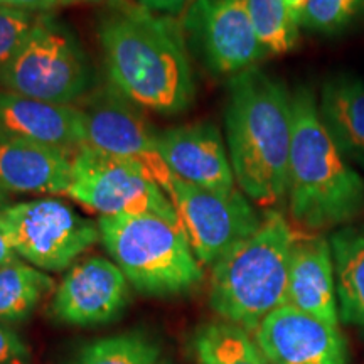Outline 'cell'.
Segmentation results:
<instances>
[{"label": "cell", "instance_id": "6da1fadb", "mask_svg": "<svg viewBox=\"0 0 364 364\" xmlns=\"http://www.w3.org/2000/svg\"><path fill=\"white\" fill-rule=\"evenodd\" d=\"M110 86L142 110L174 115L194 100L193 66L174 22L115 0L98 24Z\"/></svg>", "mask_w": 364, "mask_h": 364}, {"label": "cell", "instance_id": "7a4b0ae2", "mask_svg": "<svg viewBox=\"0 0 364 364\" xmlns=\"http://www.w3.org/2000/svg\"><path fill=\"white\" fill-rule=\"evenodd\" d=\"M225 124L238 188L260 206L284 201L292 145V95L285 85L257 66L231 76Z\"/></svg>", "mask_w": 364, "mask_h": 364}, {"label": "cell", "instance_id": "3957f363", "mask_svg": "<svg viewBox=\"0 0 364 364\" xmlns=\"http://www.w3.org/2000/svg\"><path fill=\"white\" fill-rule=\"evenodd\" d=\"M287 198L290 215L309 230L343 225L364 209V179L332 142L307 86L292 93Z\"/></svg>", "mask_w": 364, "mask_h": 364}, {"label": "cell", "instance_id": "277c9868", "mask_svg": "<svg viewBox=\"0 0 364 364\" xmlns=\"http://www.w3.org/2000/svg\"><path fill=\"white\" fill-rule=\"evenodd\" d=\"M295 231L279 211H267L253 235L235 245L211 268L209 306L221 321L250 334L287 304Z\"/></svg>", "mask_w": 364, "mask_h": 364}, {"label": "cell", "instance_id": "5b68a950", "mask_svg": "<svg viewBox=\"0 0 364 364\" xmlns=\"http://www.w3.org/2000/svg\"><path fill=\"white\" fill-rule=\"evenodd\" d=\"M100 241L139 294L176 297L204 280L181 223L156 215L100 216Z\"/></svg>", "mask_w": 364, "mask_h": 364}, {"label": "cell", "instance_id": "8992f818", "mask_svg": "<svg viewBox=\"0 0 364 364\" xmlns=\"http://www.w3.org/2000/svg\"><path fill=\"white\" fill-rule=\"evenodd\" d=\"M93 73L80 41L56 19L39 16L29 38L9 63L4 90L56 105H75L90 95Z\"/></svg>", "mask_w": 364, "mask_h": 364}, {"label": "cell", "instance_id": "52a82bcc", "mask_svg": "<svg viewBox=\"0 0 364 364\" xmlns=\"http://www.w3.org/2000/svg\"><path fill=\"white\" fill-rule=\"evenodd\" d=\"M0 228L17 257L46 273L68 270L100 241L97 221L59 199H33L0 211Z\"/></svg>", "mask_w": 364, "mask_h": 364}, {"label": "cell", "instance_id": "ba28073f", "mask_svg": "<svg viewBox=\"0 0 364 364\" xmlns=\"http://www.w3.org/2000/svg\"><path fill=\"white\" fill-rule=\"evenodd\" d=\"M68 196L102 216L156 215L181 223L169 196L142 166L86 145L73 157Z\"/></svg>", "mask_w": 364, "mask_h": 364}, {"label": "cell", "instance_id": "9c48e42d", "mask_svg": "<svg viewBox=\"0 0 364 364\" xmlns=\"http://www.w3.org/2000/svg\"><path fill=\"white\" fill-rule=\"evenodd\" d=\"M167 196L203 267L215 265L262 225L253 204L238 188L220 193L198 188L174 176Z\"/></svg>", "mask_w": 364, "mask_h": 364}, {"label": "cell", "instance_id": "30bf717a", "mask_svg": "<svg viewBox=\"0 0 364 364\" xmlns=\"http://www.w3.org/2000/svg\"><path fill=\"white\" fill-rule=\"evenodd\" d=\"M80 110L86 147L136 162L167 194L174 174L159 152L157 130L144 117L142 108L110 86L86 97Z\"/></svg>", "mask_w": 364, "mask_h": 364}, {"label": "cell", "instance_id": "8fae6325", "mask_svg": "<svg viewBox=\"0 0 364 364\" xmlns=\"http://www.w3.org/2000/svg\"><path fill=\"white\" fill-rule=\"evenodd\" d=\"M184 29L206 66L218 75L235 76L267 56L247 0H196L186 11Z\"/></svg>", "mask_w": 364, "mask_h": 364}, {"label": "cell", "instance_id": "7c38bea8", "mask_svg": "<svg viewBox=\"0 0 364 364\" xmlns=\"http://www.w3.org/2000/svg\"><path fill=\"white\" fill-rule=\"evenodd\" d=\"M130 282L115 262L90 257L75 263L56 287L51 316L70 327L110 324L125 312L130 302Z\"/></svg>", "mask_w": 364, "mask_h": 364}, {"label": "cell", "instance_id": "4fadbf2b", "mask_svg": "<svg viewBox=\"0 0 364 364\" xmlns=\"http://www.w3.org/2000/svg\"><path fill=\"white\" fill-rule=\"evenodd\" d=\"M252 334L272 364L349 363L348 344L339 327L289 304L268 314Z\"/></svg>", "mask_w": 364, "mask_h": 364}, {"label": "cell", "instance_id": "5bb4252c", "mask_svg": "<svg viewBox=\"0 0 364 364\" xmlns=\"http://www.w3.org/2000/svg\"><path fill=\"white\" fill-rule=\"evenodd\" d=\"M157 147L166 166L179 179L220 193L236 189L230 154L221 132L211 122L157 132Z\"/></svg>", "mask_w": 364, "mask_h": 364}, {"label": "cell", "instance_id": "9a60e30c", "mask_svg": "<svg viewBox=\"0 0 364 364\" xmlns=\"http://www.w3.org/2000/svg\"><path fill=\"white\" fill-rule=\"evenodd\" d=\"M73 157L66 150L0 135V189L7 194H66Z\"/></svg>", "mask_w": 364, "mask_h": 364}, {"label": "cell", "instance_id": "2e32d148", "mask_svg": "<svg viewBox=\"0 0 364 364\" xmlns=\"http://www.w3.org/2000/svg\"><path fill=\"white\" fill-rule=\"evenodd\" d=\"M287 304L338 327L334 257L331 243L322 236H295L289 263Z\"/></svg>", "mask_w": 364, "mask_h": 364}, {"label": "cell", "instance_id": "e0dca14e", "mask_svg": "<svg viewBox=\"0 0 364 364\" xmlns=\"http://www.w3.org/2000/svg\"><path fill=\"white\" fill-rule=\"evenodd\" d=\"M0 135H14L63 149L75 156L85 147L78 105H56L0 91Z\"/></svg>", "mask_w": 364, "mask_h": 364}, {"label": "cell", "instance_id": "ac0fdd59", "mask_svg": "<svg viewBox=\"0 0 364 364\" xmlns=\"http://www.w3.org/2000/svg\"><path fill=\"white\" fill-rule=\"evenodd\" d=\"M317 105L322 124L339 152L364 167V80L354 76L327 80Z\"/></svg>", "mask_w": 364, "mask_h": 364}, {"label": "cell", "instance_id": "d6986e66", "mask_svg": "<svg viewBox=\"0 0 364 364\" xmlns=\"http://www.w3.org/2000/svg\"><path fill=\"white\" fill-rule=\"evenodd\" d=\"M339 317L364 329V228H344L332 236Z\"/></svg>", "mask_w": 364, "mask_h": 364}, {"label": "cell", "instance_id": "ffe728a7", "mask_svg": "<svg viewBox=\"0 0 364 364\" xmlns=\"http://www.w3.org/2000/svg\"><path fill=\"white\" fill-rule=\"evenodd\" d=\"M56 284L48 273L26 262L0 267V322L27 321Z\"/></svg>", "mask_w": 364, "mask_h": 364}, {"label": "cell", "instance_id": "44dd1931", "mask_svg": "<svg viewBox=\"0 0 364 364\" xmlns=\"http://www.w3.org/2000/svg\"><path fill=\"white\" fill-rule=\"evenodd\" d=\"M162 344L144 329H132L80 346L63 364H161Z\"/></svg>", "mask_w": 364, "mask_h": 364}, {"label": "cell", "instance_id": "7402d4cb", "mask_svg": "<svg viewBox=\"0 0 364 364\" xmlns=\"http://www.w3.org/2000/svg\"><path fill=\"white\" fill-rule=\"evenodd\" d=\"M193 351L199 364H272L248 331L221 318L196 331Z\"/></svg>", "mask_w": 364, "mask_h": 364}, {"label": "cell", "instance_id": "603a6c76", "mask_svg": "<svg viewBox=\"0 0 364 364\" xmlns=\"http://www.w3.org/2000/svg\"><path fill=\"white\" fill-rule=\"evenodd\" d=\"M250 19L267 56H280L297 46L299 24L287 0H247Z\"/></svg>", "mask_w": 364, "mask_h": 364}, {"label": "cell", "instance_id": "cb8c5ba5", "mask_svg": "<svg viewBox=\"0 0 364 364\" xmlns=\"http://www.w3.org/2000/svg\"><path fill=\"white\" fill-rule=\"evenodd\" d=\"M364 16V0H309L300 27L321 34H339Z\"/></svg>", "mask_w": 364, "mask_h": 364}, {"label": "cell", "instance_id": "d4e9b609", "mask_svg": "<svg viewBox=\"0 0 364 364\" xmlns=\"http://www.w3.org/2000/svg\"><path fill=\"white\" fill-rule=\"evenodd\" d=\"M38 19L34 12L0 6V76L29 38Z\"/></svg>", "mask_w": 364, "mask_h": 364}, {"label": "cell", "instance_id": "484cf974", "mask_svg": "<svg viewBox=\"0 0 364 364\" xmlns=\"http://www.w3.org/2000/svg\"><path fill=\"white\" fill-rule=\"evenodd\" d=\"M31 348L19 332L0 322V364H31Z\"/></svg>", "mask_w": 364, "mask_h": 364}, {"label": "cell", "instance_id": "4316f807", "mask_svg": "<svg viewBox=\"0 0 364 364\" xmlns=\"http://www.w3.org/2000/svg\"><path fill=\"white\" fill-rule=\"evenodd\" d=\"M196 0H139V6L154 14H164V16H176L193 6Z\"/></svg>", "mask_w": 364, "mask_h": 364}, {"label": "cell", "instance_id": "83f0119b", "mask_svg": "<svg viewBox=\"0 0 364 364\" xmlns=\"http://www.w3.org/2000/svg\"><path fill=\"white\" fill-rule=\"evenodd\" d=\"M61 0H0V6L21 9V11L27 12H39V11H49Z\"/></svg>", "mask_w": 364, "mask_h": 364}, {"label": "cell", "instance_id": "f1b7e54d", "mask_svg": "<svg viewBox=\"0 0 364 364\" xmlns=\"http://www.w3.org/2000/svg\"><path fill=\"white\" fill-rule=\"evenodd\" d=\"M21 258L17 257L16 250L12 248L11 241H9L6 233L2 231V228H0V267L11 265V263H16Z\"/></svg>", "mask_w": 364, "mask_h": 364}, {"label": "cell", "instance_id": "f546056e", "mask_svg": "<svg viewBox=\"0 0 364 364\" xmlns=\"http://www.w3.org/2000/svg\"><path fill=\"white\" fill-rule=\"evenodd\" d=\"M309 0H287V6L290 9V14H292L294 21L300 26V19H302V14L306 11Z\"/></svg>", "mask_w": 364, "mask_h": 364}, {"label": "cell", "instance_id": "4dcf8cb0", "mask_svg": "<svg viewBox=\"0 0 364 364\" xmlns=\"http://www.w3.org/2000/svg\"><path fill=\"white\" fill-rule=\"evenodd\" d=\"M6 206H9V194L0 189V211H2Z\"/></svg>", "mask_w": 364, "mask_h": 364}, {"label": "cell", "instance_id": "1f68e13d", "mask_svg": "<svg viewBox=\"0 0 364 364\" xmlns=\"http://www.w3.org/2000/svg\"><path fill=\"white\" fill-rule=\"evenodd\" d=\"M70 4V2H105V0H61V4ZM108 2H115V0H108Z\"/></svg>", "mask_w": 364, "mask_h": 364}]
</instances>
